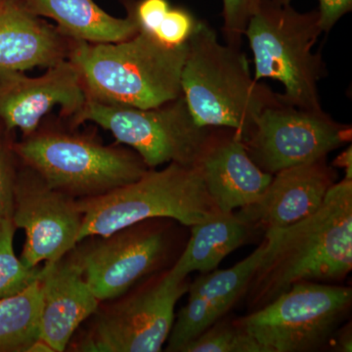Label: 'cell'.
<instances>
[{
    "label": "cell",
    "mask_w": 352,
    "mask_h": 352,
    "mask_svg": "<svg viewBox=\"0 0 352 352\" xmlns=\"http://www.w3.org/2000/svg\"><path fill=\"white\" fill-rule=\"evenodd\" d=\"M12 219L25 231L20 259L28 267L57 263L80 242L78 200L53 189L27 166L16 175Z\"/></svg>",
    "instance_id": "7c38bea8"
},
{
    "label": "cell",
    "mask_w": 352,
    "mask_h": 352,
    "mask_svg": "<svg viewBox=\"0 0 352 352\" xmlns=\"http://www.w3.org/2000/svg\"><path fill=\"white\" fill-rule=\"evenodd\" d=\"M6 1V0H0V7H1L2 4H3V2Z\"/></svg>",
    "instance_id": "4dcf8cb0"
},
{
    "label": "cell",
    "mask_w": 352,
    "mask_h": 352,
    "mask_svg": "<svg viewBox=\"0 0 352 352\" xmlns=\"http://www.w3.org/2000/svg\"><path fill=\"white\" fill-rule=\"evenodd\" d=\"M72 41L21 0H6L0 7V69L50 68L68 59Z\"/></svg>",
    "instance_id": "ac0fdd59"
},
{
    "label": "cell",
    "mask_w": 352,
    "mask_h": 352,
    "mask_svg": "<svg viewBox=\"0 0 352 352\" xmlns=\"http://www.w3.org/2000/svg\"><path fill=\"white\" fill-rule=\"evenodd\" d=\"M336 344V351L340 352H351L352 351V326L351 322H346L340 326L339 330L333 336L332 342Z\"/></svg>",
    "instance_id": "f1b7e54d"
},
{
    "label": "cell",
    "mask_w": 352,
    "mask_h": 352,
    "mask_svg": "<svg viewBox=\"0 0 352 352\" xmlns=\"http://www.w3.org/2000/svg\"><path fill=\"white\" fill-rule=\"evenodd\" d=\"M168 270L147 278L105 307L99 305L76 351H163L175 323L176 303L190 284L171 276Z\"/></svg>",
    "instance_id": "9c48e42d"
},
{
    "label": "cell",
    "mask_w": 352,
    "mask_h": 352,
    "mask_svg": "<svg viewBox=\"0 0 352 352\" xmlns=\"http://www.w3.org/2000/svg\"><path fill=\"white\" fill-rule=\"evenodd\" d=\"M132 6L140 30L151 34L170 8L168 0H141Z\"/></svg>",
    "instance_id": "4316f807"
},
{
    "label": "cell",
    "mask_w": 352,
    "mask_h": 352,
    "mask_svg": "<svg viewBox=\"0 0 352 352\" xmlns=\"http://www.w3.org/2000/svg\"><path fill=\"white\" fill-rule=\"evenodd\" d=\"M178 224L170 219L144 220L109 235L85 238L69 254L95 296L109 302L170 268L184 248Z\"/></svg>",
    "instance_id": "52a82bcc"
},
{
    "label": "cell",
    "mask_w": 352,
    "mask_h": 352,
    "mask_svg": "<svg viewBox=\"0 0 352 352\" xmlns=\"http://www.w3.org/2000/svg\"><path fill=\"white\" fill-rule=\"evenodd\" d=\"M12 215L0 217V300L20 293L43 276V265L30 268L14 251Z\"/></svg>",
    "instance_id": "7402d4cb"
},
{
    "label": "cell",
    "mask_w": 352,
    "mask_h": 352,
    "mask_svg": "<svg viewBox=\"0 0 352 352\" xmlns=\"http://www.w3.org/2000/svg\"><path fill=\"white\" fill-rule=\"evenodd\" d=\"M351 10L352 0H319L318 12L322 31L330 32L338 21Z\"/></svg>",
    "instance_id": "83f0119b"
},
{
    "label": "cell",
    "mask_w": 352,
    "mask_h": 352,
    "mask_svg": "<svg viewBox=\"0 0 352 352\" xmlns=\"http://www.w3.org/2000/svg\"><path fill=\"white\" fill-rule=\"evenodd\" d=\"M259 0H222L223 32L226 43L241 47L245 28L256 11Z\"/></svg>",
    "instance_id": "cb8c5ba5"
},
{
    "label": "cell",
    "mask_w": 352,
    "mask_h": 352,
    "mask_svg": "<svg viewBox=\"0 0 352 352\" xmlns=\"http://www.w3.org/2000/svg\"><path fill=\"white\" fill-rule=\"evenodd\" d=\"M187 41L171 46L140 30L119 43L72 41L68 59L78 69L88 98L149 109L182 96Z\"/></svg>",
    "instance_id": "7a4b0ae2"
},
{
    "label": "cell",
    "mask_w": 352,
    "mask_h": 352,
    "mask_svg": "<svg viewBox=\"0 0 352 352\" xmlns=\"http://www.w3.org/2000/svg\"><path fill=\"white\" fill-rule=\"evenodd\" d=\"M194 166L221 212L252 205L273 177L254 163L236 131L224 127L210 129Z\"/></svg>",
    "instance_id": "9a60e30c"
},
{
    "label": "cell",
    "mask_w": 352,
    "mask_h": 352,
    "mask_svg": "<svg viewBox=\"0 0 352 352\" xmlns=\"http://www.w3.org/2000/svg\"><path fill=\"white\" fill-rule=\"evenodd\" d=\"M338 178L327 157L285 168L273 175L258 201L236 214L258 234L286 228L318 210Z\"/></svg>",
    "instance_id": "5bb4252c"
},
{
    "label": "cell",
    "mask_w": 352,
    "mask_h": 352,
    "mask_svg": "<svg viewBox=\"0 0 352 352\" xmlns=\"http://www.w3.org/2000/svg\"><path fill=\"white\" fill-rule=\"evenodd\" d=\"M87 99L80 73L69 59L36 78L24 71L0 69V122L7 131L19 129L24 138L38 131L44 116L57 106L72 122Z\"/></svg>",
    "instance_id": "4fadbf2b"
},
{
    "label": "cell",
    "mask_w": 352,
    "mask_h": 352,
    "mask_svg": "<svg viewBox=\"0 0 352 352\" xmlns=\"http://www.w3.org/2000/svg\"><path fill=\"white\" fill-rule=\"evenodd\" d=\"M258 235L235 210H220L210 219L190 226V237L168 272L177 280L187 279L196 271L201 274L210 272L228 254Z\"/></svg>",
    "instance_id": "ffe728a7"
},
{
    "label": "cell",
    "mask_w": 352,
    "mask_h": 352,
    "mask_svg": "<svg viewBox=\"0 0 352 352\" xmlns=\"http://www.w3.org/2000/svg\"><path fill=\"white\" fill-rule=\"evenodd\" d=\"M12 145L0 138V217L12 215L14 187L17 171L14 166Z\"/></svg>",
    "instance_id": "484cf974"
},
{
    "label": "cell",
    "mask_w": 352,
    "mask_h": 352,
    "mask_svg": "<svg viewBox=\"0 0 352 352\" xmlns=\"http://www.w3.org/2000/svg\"><path fill=\"white\" fill-rule=\"evenodd\" d=\"M187 45L182 89L192 117L200 126L233 129L244 141L280 94L256 82L241 47L219 43L208 23L197 21Z\"/></svg>",
    "instance_id": "3957f363"
},
{
    "label": "cell",
    "mask_w": 352,
    "mask_h": 352,
    "mask_svg": "<svg viewBox=\"0 0 352 352\" xmlns=\"http://www.w3.org/2000/svg\"><path fill=\"white\" fill-rule=\"evenodd\" d=\"M197 21L185 9L170 8L153 36L168 45H180L188 41L195 29Z\"/></svg>",
    "instance_id": "d4e9b609"
},
{
    "label": "cell",
    "mask_w": 352,
    "mask_h": 352,
    "mask_svg": "<svg viewBox=\"0 0 352 352\" xmlns=\"http://www.w3.org/2000/svg\"><path fill=\"white\" fill-rule=\"evenodd\" d=\"M322 32L318 10L300 13L289 0H259L244 34L254 55V80L281 82L280 99L288 105L323 110L318 83L326 66L312 51Z\"/></svg>",
    "instance_id": "277c9868"
},
{
    "label": "cell",
    "mask_w": 352,
    "mask_h": 352,
    "mask_svg": "<svg viewBox=\"0 0 352 352\" xmlns=\"http://www.w3.org/2000/svg\"><path fill=\"white\" fill-rule=\"evenodd\" d=\"M263 236L270 247L240 300L248 311L298 282L344 281L352 270V179L336 182L314 214Z\"/></svg>",
    "instance_id": "6da1fadb"
},
{
    "label": "cell",
    "mask_w": 352,
    "mask_h": 352,
    "mask_svg": "<svg viewBox=\"0 0 352 352\" xmlns=\"http://www.w3.org/2000/svg\"><path fill=\"white\" fill-rule=\"evenodd\" d=\"M41 285V339L53 352L65 351L101 302L69 254L57 263L43 264Z\"/></svg>",
    "instance_id": "e0dca14e"
},
{
    "label": "cell",
    "mask_w": 352,
    "mask_h": 352,
    "mask_svg": "<svg viewBox=\"0 0 352 352\" xmlns=\"http://www.w3.org/2000/svg\"><path fill=\"white\" fill-rule=\"evenodd\" d=\"M41 279L0 300V352H31L41 340Z\"/></svg>",
    "instance_id": "44dd1931"
},
{
    "label": "cell",
    "mask_w": 352,
    "mask_h": 352,
    "mask_svg": "<svg viewBox=\"0 0 352 352\" xmlns=\"http://www.w3.org/2000/svg\"><path fill=\"white\" fill-rule=\"evenodd\" d=\"M331 166L333 168H344L346 171L344 178L352 179V147L349 145L344 152L340 153L339 156L336 157Z\"/></svg>",
    "instance_id": "f546056e"
},
{
    "label": "cell",
    "mask_w": 352,
    "mask_h": 352,
    "mask_svg": "<svg viewBox=\"0 0 352 352\" xmlns=\"http://www.w3.org/2000/svg\"><path fill=\"white\" fill-rule=\"evenodd\" d=\"M78 203L82 214L80 242L152 219L190 227L220 212L196 166L176 163L163 170L149 168L135 182Z\"/></svg>",
    "instance_id": "5b68a950"
},
{
    "label": "cell",
    "mask_w": 352,
    "mask_h": 352,
    "mask_svg": "<svg viewBox=\"0 0 352 352\" xmlns=\"http://www.w3.org/2000/svg\"><path fill=\"white\" fill-rule=\"evenodd\" d=\"M12 149L50 187L76 200L107 194L149 170L133 150L69 132L38 129Z\"/></svg>",
    "instance_id": "8992f818"
},
{
    "label": "cell",
    "mask_w": 352,
    "mask_h": 352,
    "mask_svg": "<svg viewBox=\"0 0 352 352\" xmlns=\"http://www.w3.org/2000/svg\"><path fill=\"white\" fill-rule=\"evenodd\" d=\"M351 140V127L323 110H307L284 102L264 109L243 142L261 170L275 175L285 168L327 157Z\"/></svg>",
    "instance_id": "8fae6325"
},
{
    "label": "cell",
    "mask_w": 352,
    "mask_h": 352,
    "mask_svg": "<svg viewBox=\"0 0 352 352\" xmlns=\"http://www.w3.org/2000/svg\"><path fill=\"white\" fill-rule=\"evenodd\" d=\"M92 122L110 131L117 142L138 153L148 168L164 164L194 166L210 127L196 124L183 95L159 107L112 105L88 98L72 120L78 126Z\"/></svg>",
    "instance_id": "30bf717a"
},
{
    "label": "cell",
    "mask_w": 352,
    "mask_h": 352,
    "mask_svg": "<svg viewBox=\"0 0 352 352\" xmlns=\"http://www.w3.org/2000/svg\"><path fill=\"white\" fill-rule=\"evenodd\" d=\"M270 244V238L263 236L261 245L233 267L204 273L189 284L188 302L175 314L166 351L182 352L240 302Z\"/></svg>",
    "instance_id": "2e32d148"
},
{
    "label": "cell",
    "mask_w": 352,
    "mask_h": 352,
    "mask_svg": "<svg viewBox=\"0 0 352 352\" xmlns=\"http://www.w3.org/2000/svg\"><path fill=\"white\" fill-rule=\"evenodd\" d=\"M34 15L50 18L67 38L90 43H119L140 31L133 6L129 15L117 18L94 0H21Z\"/></svg>",
    "instance_id": "d6986e66"
},
{
    "label": "cell",
    "mask_w": 352,
    "mask_h": 352,
    "mask_svg": "<svg viewBox=\"0 0 352 352\" xmlns=\"http://www.w3.org/2000/svg\"><path fill=\"white\" fill-rule=\"evenodd\" d=\"M351 305V287L302 281L234 320L263 352L320 351L349 321Z\"/></svg>",
    "instance_id": "ba28073f"
},
{
    "label": "cell",
    "mask_w": 352,
    "mask_h": 352,
    "mask_svg": "<svg viewBox=\"0 0 352 352\" xmlns=\"http://www.w3.org/2000/svg\"><path fill=\"white\" fill-rule=\"evenodd\" d=\"M182 352H263L251 336L226 316L183 347Z\"/></svg>",
    "instance_id": "603a6c76"
}]
</instances>
